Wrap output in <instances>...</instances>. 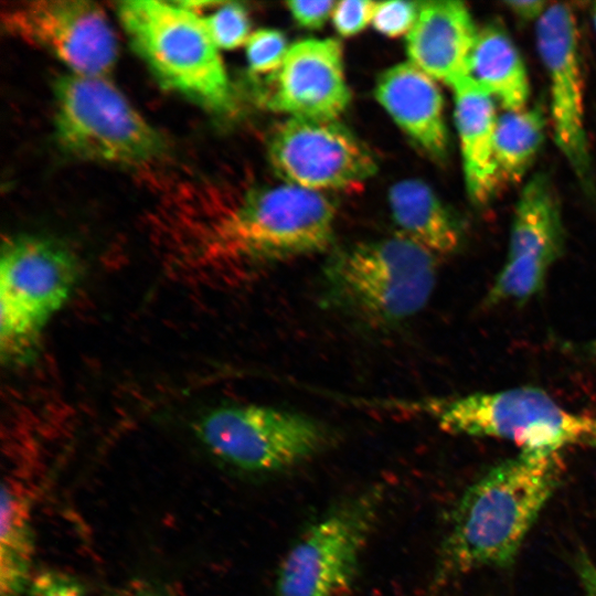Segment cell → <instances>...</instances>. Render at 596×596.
<instances>
[{
	"mask_svg": "<svg viewBox=\"0 0 596 596\" xmlns=\"http://www.w3.org/2000/svg\"><path fill=\"white\" fill-rule=\"evenodd\" d=\"M544 134L545 117L541 105L505 111L497 117L494 164L499 185L522 180L543 145Z\"/></svg>",
	"mask_w": 596,
	"mask_h": 596,
	"instance_id": "cell-21",
	"label": "cell"
},
{
	"mask_svg": "<svg viewBox=\"0 0 596 596\" xmlns=\"http://www.w3.org/2000/svg\"><path fill=\"white\" fill-rule=\"evenodd\" d=\"M116 596H169L159 585L146 581L135 579L126 584Z\"/></svg>",
	"mask_w": 596,
	"mask_h": 596,
	"instance_id": "cell-30",
	"label": "cell"
},
{
	"mask_svg": "<svg viewBox=\"0 0 596 596\" xmlns=\"http://www.w3.org/2000/svg\"><path fill=\"white\" fill-rule=\"evenodd\" d=\"M246 58L252 74H275L281 66L289 46L285 35L275 29H259L253 32L246 44Z\"/></svg>",
	"mask_w": 596,
	"mask_h": 596,
	"instance_id": "cell-23",
	"label": "cell"
},
{
	"mask_svg": "<svg viewBox=\"0 0 596 596\" xmlns=\"http://www.w3.org/2000/svg\"><path fill=\"white\" fill-rule=\"evenodd\" d=\"M561 453L521 450L471 483L456 504L434 584L512 563L562 477Z\"/></svg>",
	"mask_w": 596,
	"mask_h": 596,
	"instance_id": "cell-1",
	"label": "cell"
},
{
	"mask_svg": "<svg viewBox=\"0 0 596 596\" xmlns=\"http://www.w3.org/2000/svg\"><path fill=\"white\" fill-rule=\"evenodd\" d=\"M429 406L437 424L448 433L503 439L521 450L596 449V417L568 411L539 387L476 392Z\"/></svg>",
	"mask_w": 596,
	"mask_h": 596,
	"instance_id": "cell-6",
	"label": "cell"
},
{
	"mask_svg": "<svg viewBox=\"0 0 596 596\" xmlns=\"http://www.w3.org/2000/svg\"><path fill=\"white\" fill-rule=\"evenodd\" d=\"M585 351L592 355H596V339L585 345Z\"/></svg>",
	"mask_w": 596,
	"mask_h": 596,
	"instance_id": "cell-31",
	"label": "cell"
},
{
	"mask_svg": "<svg viewBox=\"0 0 596 596\" xmlns=\"http://www.w3.org/2000/svg\"><path fill=\"white\" fill-rule=\"evenodd\" d=\"M76 256L61 243L15 235L0 258V347L3 360L32 356L49 320L68 301L78 280Z\"/></svg>",
	"mask_w": 596,
	"mask_h": 596,
	"instance_id": "cell-7",
	"label": "cell"
},
{
	"mask_svg": "<svg viewBox=\"0 0 596 596\" xmlns=\"http://www.w3.org/2000/svg\"><path fill=\"white\" fill-rule=\"evenodd\" d=\"M575 568L583 587L584 596H596V565L584 553L577 555Z\"/></svg>",
	"mask_w": 596,
	"mask_h": 596,
	"instance_id": "cell-29",
	"label": "cell"
},
{
	"mask_svg": "<svg viewBox=\"0 0 596 596\" xmlns=\"http://www.w3.org/2000/svg\"><path fill=\"white\" fill-rule=\"evenodd\" d=\"M563 246L564 228L556 193L547 175L536 173L521 191L507 259L486 295L485 305L522 304L535 296Z\"/></svg>",
	"mask_w": 596,
	"mask_h": 596,
	"instance_id": "cell-12",
	"label": "cell"
},
{
	"mask_svg": "<svg viewBox=\"0 0 596 596\" xmlns=\"http://www.w3.org/2000/svg\"><path fill=\"white\" fill-rule=\"evenodd\" d=\"M53 96L55 139L76 158L139 166L167 149L161 134L108 77L62 74L53 82Z\"/></svg>",
	"mask_w": 596,
	"mask_h": 596,
	"instance_id": "cell-5",
	"label": "cell"
},
{
	"mask_svg": "<svg viewBox=\"0 0 596 596\" xmlns=\"http://www.w3.org/2000/svg\"><path fill=\"white\" fill-rule=\"evenodd\" d=\"M389 205L400 235L434 255H449L460 244L457 221L435 191L419 179H404L389 190Z\"/></svg>",
	"mask_w": 596,
	"mask_h": 596,
	"instance_id": "cell-18",
	"label": "cell"
},
{
	"mask_svg": "<svg viewBox=\"0 0 596 596\" xmlns=\"http://www.w3.org/2000/svg\"><path fill=\"white\" fill-rule=\"evenodd\" d=\"M28 588L30 596H86L78 581L53 570L34 575Z\"/></svg>",
	"mask_w": 596,
	"mask_h": 596,
	"instance_id": "cell-26",
	"label": "cell"
},
{
	"mask_svg": "<svg viewBox=\"0 0 596 596\" xmlns=\"http://www.w3.org/2000/svg\"><path fill=\"white\" fill-rule=\"evenodd\" d=\"M334 1H298L286 2L292 19L296 23L308 30L321 29L331 17Z\"/></svg>",
	"mask_w": 596,
	"mask_h": 596,
	"instance_id": "cell-27",
	"label": "cell"
},
{
	"mask_svg": "<svg viewBox=\"0 0 596 596\" xmlns=\"http://www.w3.org/2000/svg\"><path fill=\"white\" fill-rule=\"evenodd\" d=\"M468 76L505 111L526 107L530 97L526 67L501 25L490 23L478 30L469 57Z\"/></svg>",
	"mask_w": 596,
	"mask_h": 596,
	"instance_id": "cell-19",
	"label": "cell"
},
{
	"mask_svg": "<svg viewBox=\"0 0 596 596\" xmlns=\"http://www.w3.org/2000/svg\"><path fill=\"white\" fill-rule=\"evenodd\" d=\"M421 2L383 1L376 2L372 25L381 34L397 38L408 34L417 19Z\"/></svg>",
	"mask_w": 596,
	"mask_h": 596,
	"instance_id": "cell-24",
	"label": "cell"
},
{
	"mask_svg": "<svg viewBox=\"0 0 596 596\" xmlns=\"http://www.w3.org/2000/svg\"><path fill=\"white\" fill-rule=\"evenodd\" d=\"M219 49L233 50L246 44L249 38V18L246 9L236 2H224L213 13L202 17Z\"/></svg>",
	"mask_w": 596,
	"mask_h": 596,
	"instance_id": "cell-22",
	"label": "cell"
},
{
	"mask_svg": "<svg viewBox=\"0 0 596 596\" xmlns=\"http://www.w3.org/2000/svg\"><path fill=\"white\" fill-rule=\"evenodd\" d=\"M435 281L436 255L400 234L344 248L322 274L329 306L380 327L418 313Z\"/></svg>",
	"mask_w": 596,
	"mask_h": 596,
	"instance_id": "cell-3",
	"label": "cell"
},
{
	"mask_svg": "<svg viewBox=\"0 0 596 596\" xmlns=\"http://www.w3.org/2000/svg\"><path fill=\"white\" fill-rule=\"evenodd\" d=\"M195 434L214 457L253 473L296 467L329 441L327 428L317 419L258 404L215 407L198 419Z\"/></svg>",
	"mask_w": 596,
	"mask_h": 596,
	"instance_id": "cell-9",
	"label": "cell"
},
{
	"mask_svg": "<svg viewBox=\"0 0 596 596\" xmlns=\"http://www.w3.org/2000/svg\"><path fill=\"white\" fill-rule=\"evenodd\" d=\"M383 498V488L374 486L313 521L278 565L275 596H344L354 583Z\"/></svg>",
	"mask_w": 596,
	"mask_h": 596,
	"instance_id": "cell-8",
	"label": "cell"
},
{
	"mask_svg": "<svg viewBox=\"0 0 596 596\" xmlns=\"http://www.w3.org/2000/svg\"><path fill=\"white\" fill-rule=\"evenodd\" d=\"M267 156L285 183L320 193L359 188L377 170L370 149L338 120L290 117L270 134Z\"/></svg>",
	"mask_w": 596,
	"mask_h": 596,
	"instance_id": "cell-10",
	"label": "cell"
},
{
	"mask_svg": "<svg viewBox=\"0 0 596 596\" xmlns=\"http://www.w3.org/2000/svg\"><path fill=\"white\" fill-rule=\"evenodd\" d=\"M451 88L467 192L472 202L483 205L499 185L494 164L496 106L469 76Z\"/></svg>",
	"mask_w": 596,
	"mask_h": 596,
	"instance_id": "cell-17",
	"label": "cell"
},
{
	"mask_svg": "<svg viewBox=\"0 0 596 596\" xmlns=\"http://www.w3.org/2000/svg\"><path fill=\"white\" fill-rule=\"evenodd\" d=\"M374 95L415 145L428 157L448 152L444 98L436 81L411 62L396 64L379 76Z\"/></svg>",
	"mask_w": 596,
	"mask_h": 596,
	"instance_id": "cell-15",
	"label": "cell"
},
{
	"mask_svg": "<svg viewBox=\"0 0 596 596\" xmlns=\"http://www.w3.org/2000/svg\"><path fill=\"white\" fill-rule=\"evenodd\" d=\"M536 45L550 82L554 139L583 183H589L590 158L585 130L584 86L576 18L563 3L538 20Z\"/></svg>",
	"mask_w": 596,
	"mask_h": 596,
	"instance_id": "cell-13",
	"label": "cell"
},
{
	"mask_svg": "<svg viewBox=\"0 0 596 596\" xmlns=\"http://www.w3.org/2000/svg\"><path fill=\"white\" fill-rule=\"evenodd\" d=\"M33 532L29 503L11 487L1 490L0 596H20L31 581Z\"/></svg>",
	"mask_w": 596,
	"mask_h": 596,
	"instance_id": "cell-20",
	"label": "cell"
},
{
	"mask_svg": "<svg viewBox=\"0 0 596 596\" xmlns=\"http://www.w3.org/2000/svg\"><path fill=\"white\" fill-rule=\"evenodd\" d=\"M116 12L132 50L163 88L213 115L235 111L233 88L202 17L182 1L125 0Z\"/></svg>",
	"mask_w": 596,
	"mask_h": 596,
	"instance_id": "cell-2",
	"label": "cell"
},
{
	"mask_svg": "<svg viewBox=\"0 0 596 596\" xmlns=\"http://www.w3.org/2000/svg\"><path fill=\"white\" fill-rule=\"evenodd\" d=\"M594 23H595V26H596V7L594 8Z\"/></svg>",
	"mask_w": 596,
	"mask_h": 596,
	"instance_id": "cell-32",
	"label": "cell"
},
{
	"mask_svg": "<svg viewBox=\"0 0 596 596\" xmlns=\"http://www.w3.org/2000/svg\"><path fill=\"white\" fill-rule=\"evenodd\" d=\"M504 4L521 21L539 20L549 8L542 0H509Z\"/></svg>",
	"mask_w": 596,
	"mask_h": 596,
	"instance_id": "cell-28",
	"label": "cell"
},
{
	"mask_svg": "<svg viewBox=\"0 0 596 596\" xmlns=\"http://www.w3.org/2000/svg\"><path fill=\"white\" fill-rule=\"evenodd\" d=\"M267 79L265 106L291 117L338 120L350 104L342 47L333 39L294 43L280 68Z\"/></svg>",
	"mask_w": 596,
	"mask_h": 596,
	"instance_id": "cell-14",
	"label": "cell"
},
{
	"mask_svg": "<svg viewBox=\"0 0 596 596\" xmlns=\"http://www.w3.org/2000/svg\"><path fill=\"white\" fill-rule=\"evenodd\" d=\"M3 29L12 36L56 57L68 73L108 77L117 55L111 25L95 2L34 0L1 10Z\"/></svg>",
	"mask_w": 596,
	"mask_h": 596,
	"instance_id": "cell-11",
	"label": "cell"
},
{
	"mask_svg": "<svg viewBox=\"0 0 596 596\" xmlns=\"http://www.w3.org/2000/svg\"><path fill=\"white\" fill-rule=\"evenodd\" d=\"M375 3L366 0L337 2L331 14L337 32L342 36H353L363 31L372 22Z\"/></svg>",
	"mask_w": 596,
	"mask_h": 596,
	"instance_id": "cell-25",
	"label": "cell"
},
{
	"mask_svg": "<svg viewBox=\"0 0 596 596\" xmlns=\"http://www.w3.org/2000/svg\"><path fill=\"white\" fill-rule=\"evenodd\" d=\"M477 32L465 3L451 0L421 2L417 19L406 39L409 62L435 81L453 86L468 76Z\"/></svg>",
	"mask_w": 596,
	"mask_h": 596,
	"instance_id": "cell-16",
	"label": "cell"
},
{
	"mask_svg": "<svg viewBox=\"0 0 596 596\" xmlns=\"http://www.w3.org/2000/svg\"><path fill=\"white\" fill-rule=\"evenodd\" d=\"M336 205L320 192L288 183L245 191L214 223L216 256L268 264L324 251L334 232Z\"/></svg>",
	"mask_w": 596,
	"mask_h": 596,
	"instance_id": "cell-4",
	"label": "cell"
}]
</instances>
